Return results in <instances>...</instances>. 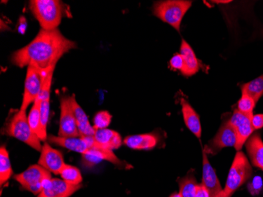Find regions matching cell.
<instances>
[{
	"label": "cell",
	"instance_id": "obj_26",
	"mask_svg": "<svg viewBox=\"0 0 263 197\" xmlns=\"http://www.w3.org/2000/svg\"><path fill=\"white\" fill-rule=\"evenodd\" d=\"M255 100L252 97H250L248 95L242 93L241 98L237 103V111L245 114V115L253 116V111L255 109Z\"/></svg>",
	"mask_w": 263,
	"mask_h": 197
},
{
	"label": "cell",
	"instance_id": "obj_10",
	"mask_svg": "<svg viewBox=\"0 0 263 197\" xmlns=\"http://www.w3.org/2000/svg\"><path fill=\"white\" fill-rule=\"evenodd\" d=\"M252 116L245 115L237 110H235L231 118L229 120L232 127L236 132L237 142L235 149L237 152L241 150L243 145L247 140L253 134L254 129L252 125Z\"/></svg>",
	"mask_w": 263,
	"mask_h": 197
},
{
	"label": "cell",
	"instance_id": "obj_29",
	"mask_svg": "<svg viewBox=\"0 0 263 197\" xmlns=\"http://www.w3.org/2000/svg\"><path fill=\"white\" fill-rule=\"evenodd\" d=\"M170 67L174 70H179L180 72H182L184 69V59H183L181 53H177L174 55L171 60H170Z\"/></svg>",
	"mask_w": 263,
	"mask_h": 197
},
{
	"label": "cell",
	"instance_id": "obj_25",
	"mask_svg": "<svg viewBox=\"0 0 263 197\" xmlns=\"http://www.w3.org/2000/svg\"><path fill=\"white\" fill-rule=\"evenodd\" d=\"M41 101L42 100L39 96L32 104L29 116H28L29 126H30L31 129L37 134V136L40 133V129H41Z\"/></svg>",
	"mask_w": 263,
	"mask_h": 197
},
{
	"label": "cell",
	"instance_id": "obj_27",
	"mask_svg": "<svg viewBox=\"0 0 263 197\" xmlns=\"http://www.w3.org/2000/svg\"><path fill=\"white\" fill-rule=\"evenodd\" d=\"M112 115L106 111H102L98 112L95 115L93 122H94V128L96 130H101V129H106L110 126L111 122Z\"/></svg>",
	"mask_w": 263,
	"mask_h": 197
},
{
	"label": "cell",
	"instance_id": "obj_22",
	"mask_svg": "<svg viewBox=\"0 0 263 197\" xmlns=\"http://www.w3.org/2000/svg\"><path fill=\"white\" fill-rule=\"evenodd\" d=\"M241 90L242 93L248 95L255 100V103H258L260 98L263 96V75L243 84Z\"/></svg>",
	"mask_w": 263,
	"mask_h": 197
},
{
	"label": "cell",
	"instance_id": "obj_15",
	"mask_svg": "<svg viewBox=\"0 0 263 197\" xmlns=\"http://www.w3.org/2000/svg\"><path fill=\"white\" fill-rule=\"evenodd\" d=\"M48 141L53 144V145L63 147V148L68 149V150L78 152V153L82 154V155L86 153L89 150V148H88L86 141L82 137H66L49 135Z\"/></svg>",
	"mask_w": 263,
	"mask_h": 197
},
{
	"label": "cell",
	"instance_id": "obj_20",
	"mask_svg": "<svg viewBox=\"0 0 263 197\" xmlns=\"http://www.w3.org/2000/svg\"><path fill=\"white\" fill-rule=\"evenodd\" d=\"M246 149L252 164L263 170V141L259 133L249 137L246 142Z\"/></svg>",
	"mask_w": 263,
	"mask_h": 197
},
{
	"label": "cell",
	"instance_id": "obj_30",
	"mask_svg": "<svg viewBox=\"0 0 263 197\" xmlns=\"http://www.w3.org/2000/svg\"><path fill=\"white\" fill-rule=\"evenodd\" d=\"M252 125L254 130H260L263 127V115H255L252 116Z\"/></svg>",
	"mask_w": 263,
	"mask_h": 197
},
{
	"label": "cell",
	"instance_id": "obj_1",
	"mask_svg": "<svg viewBox=\"0 0 263 197\" xmlns=\"http://www.w3.org/2000/svg\"><path fill=\"white\" fill-rule=\"evenodd\" d=\"M76 47V43L65 38L59 29H41L28 45L12 55L10 61L17 67L32 66L48 70L55 67L59 59Z\"/></svg>",
	"mask_w": 263,
	"mask_h": 197
},
{
	"label": "cell",
	"instance_id": "obj_19",
	"mask_svg": "<svg viewBox=\"0 0 263 197\" xmlns=\"http://www.w3.org/2000/svg\"><path fill=\"white\" fill-rule=\"evenodd\" d=\"M181 54L184 59V69L181 74L184 76L191 77L199 72L200 63L192 47L184 40L181 42Z\"/></svg>",
	"mask_w": 263,
	"mask_h": 197
},
{
	"label": "cell",
	"instance_id": "obj_2",
	"mask_svg": "<svg viewBox=\"0 0 263 197\" xmlns=\"http://www.w3.org/2000/svg\"><path fill=\"white\" fill-rule=\"evenodd\" d=\"M29 10L46 31L57 29L63 17V4L59 0H31Z\"/></svg>",
	"mask_w": 263,
	"mask_h": 197
},
{
	"label": "cell",
	"instance_id": "obj_4",
	"mask_svg": "<svg viewBox=\"0 0 263 197\" xmlns=\"http://www.w3.org/2000/svg\"><path fill=\"white\" fill-rule=\"evenodd\" d=\"M5 133L26 144L36 151H41L42 145L37 134L31 129L26 116V112H18L10 118L5 127Z\"/></svg>",
	"mask_w": 263,
	"mask_h": 197
},
{
	"label": "cell",
	"instance_id": "obj_3",
	"mask_svg": "<svg viewBox=\"0 0 263 197\" xmlns=\"http://www.w3.org/2000/svg\"><path fill=\"white\" fill-rule=\"evenodd\" d=\"M192 1L186 0H166L154 4L153 14L162 22L169 24L180 32L181 22L187 10L192 7Z\"/></svg>",
	"mask_w": 263,
	"mask_h": 197
},
{
	"label": "cell",
	"instance_id": "obj_28",
	"mask_svg": "<svg viewBox=\"0 0 263 197\" xmlns=\"http://www.w3.org/2000/svg\"><path fill=\"white\" fill-rule=\"evenodd\" d=\"M262 188L263 181L259 176L254 177L252 182H249L248 186V191L252 195H257L262 190Z\"/></svg>",
	"mask_w": 263,
	"mask_h": 197
},
{
	"label": "cell",
	"instance_id": "obj_14",
	"mask_svg": "<svg viewBox=\"0 0 263 197\" xmlns=\"http://www.w3.org/2000/svg\"><path fill=\"white\" fill-rule=\"evenodd\" d=\"M202 185L208 189L210 197H215L223 191L215 170L210 164L208 154L204 150L202 151Z\"/></svg>",
	"mask_w": 263,
	"mask_h": 197
},
{
	"label": "cell",
	"instance_id": "obj_16",
	"mask_svg": "<svg viewBox=\"0 0 263 197\" xmlns=\"http://www.w3.org/2000/svg\"><path fill=\"white\" fill-rule=\"evenodd\" d=\"M71 105L73 108L78 131H79L81 137H93L97 130L91 125L85 111L78 104L76 98H75V95L71 96Z\"/></svg>",
	"mask_w": 263,
	"mask_h": 197
},
{
	"label": "cell",
	"instance_id": "obj_17",
	"mask_svg": "<svg viewBox=\"0 0 263 197\" xmlns=\"http://www.w3.org/2000/svg\"><path fill=\"white\" fill-rule=\"evenodd\" d=\"M158 137L152 133L132 135L125 137L124 145L134 150H151L157 145Z\"/></svg>",
	"mask_w": 263,
	"mask_h": 197
},
{
	"label": "cell",
	"instance_id": "obj_23",
	"mask_svg": "<svg viewBox=\"0 0 263 197\" xmlns=\"http://www.w3.org/2000/svg\"><path fill=\"white\" fill-rule=\"evenodd\" d=\"M59 174L63 181L73 186H79L82 182V174L79 169L77 168L74 166L65 164Z\"/></svg>",
	"mask_w": 263,
	"mask_h": 197
},
{
	"label": "cell",
	"instance_id": "obj_24",
	"mask_svg": "<svg viewBox=\"0 0 263 197\" xmlns=\"http://www.w3.org/2000/svg\"><path fill=\"white\" fill-rule=\"evenodd\" d=\"M197 186V182L193 174H187L179 180V193L181 197H195Z\"/></svg>",
	"mask_w": 263,
	"mask_h": 197
},
{
	"label": "cell",
	"instance_id": "obj_33",
	"mask_svg": "<svg viewBox=\"0 0 263 197\" xmlns=\"http://www.w3.org/2000/svg\"><path fill=\"white\" fill-rule=\"evenodd\" d=\"M215 197H226V194H224V191H222V192H220V193Z\"/></svg>",
	"mask_w": 263,
	"mask_h": 197
},
{
	"label": "cell",
	"instance_id": "obj_34",
	"mask_svg": "<svg viewBox=\"0 0 263 197\" xmlns=\"http://www.w3.org/2000/svg\"><path fill=\"white\" fill-rule=\"evenodd\" d=\"M231 1H214V3H218V4H228Z\"/></svg>",
	"mask_w": 263,
	"mask_h": 197
},
{
	"label": "cell",
	"instance_id": "obj_9",
	"mask_svg": "<svg viewBox=\"0 0 263 197\" xmlns=\"http://www.w3.org/2000/svg\"><path fill=\"white\" fill-rule=\"evenodd\" d=\"M90 149H109L115 150L122 146L121 135L115 130L101 129L96 130L93 137H83Z\"/></svg>",
	"mask_w": 263,
	"mask_h": 197
},
{
	"label": "cell",
	"instance_id": "obj_8",
	"mask_svg": "<svg viewBox=\"0 0 263 197\" xmlns=\"http://www.w3.org/2000/svg\"><path fill=\"white\" fill-rule=\"evenodd\" d=\"M60 121H59V137H81L77 125L76 118L71 105V96H64L60 101Z\"/></svg>",
	"mask_w": 263,
	"mask_h": 197
},
{
	"label": "cell",
	"instance_id": "obj_6",
	"mask_svg": "<svg viewBox=\"0 0 263 197\" xmlns=\"http://www.w3.org/2000/svg\"><path fill=\"white\" fill-rule=\"evenodd\" d=\"M49 70V69H48ZM42 70L35 66H28L26 73L25 88H24L23 99L20 111L26 112L31 103H34L41 94L45 81L47 71Z\"/></svg>",
	"mask_w": 263,
	"mask_h": 197
},
{
	"label": "cell",
	"instance_id": "obj_5",
	"mask_svg": "<svg viewBox=\"0 0 263 197\" xmlns=\"http://www.w3.org/2000/svg\"><path fill=\"white\" fill-rule=\"evenodd\" d=\"M252 174V168L248 158L243 152L239 151L233 159L226 187L223 189L226 197H231L251 177Z\"/></svg>",
	"mask_w": 263,
	"mask_h": 197
},
{
	"label": "cell",
	"instance_id": "obj_32",
	"mask_svg": "<svg viewBox=\"0 0 263 197\" xmlns=\"http://www.w3.org/2000/svg\"><path fill=\"white\" fill-rule=\"evenodd\" d=\"M170 197H181V195H180V193L179 192H174V193H173L172 195H171Z\"/></svg>",
	"mask_w": 263,
	"mask_h": 197
},
{
	"label": "cell",
	"instance_id": "obj_21",
	"mask_svg": "<svg viewBox=\"0 0 263 197\" xmlns=\"http://www.w3.org/2000/svg\"><path fill=\"white\" fill-rule=\"evenodd\" d=\"M13 174L8 151L6 147L2 146L0 149V185L4 186L8 182Z\"/></svg>",
	"mask_w": 263,
	"mask_h": 197
},
{
	"label": "cell",
	"instance_id": "obj_7",
	"mask_svg": "<svg viewBox=\"0 0 263 197\" xmlns=\"http://www.w3.org/2000/svg\"><path fill=\"white\" fill-rule=\"evenodd\" d=\"M49 178H51V172L39 164L30 166L27 170L14 176L15 181L20 184L24 189L35 195L41 193L44 182Z\"/></svg>",
	"mask_w": 263,
	"mask_h": 197
},
{
	"label": "cell",
	"instance_id": "obj_18",
	"mask_svg": "<svg viewBox=\"0 0 263 197\" xmlns=\"http://www.w3.org/2000/svg\"><path fill=\"white\" fill-rule=\"evenodd\" d=\"M181 105L186 127L197 138H200L202 135V127L199 115L196 113L194 108L191 106L190 103L184 98L181 99Z\"/></svg>",
	"mask_w": 263,
	"mask_h": 197
},
{
	"label": "cell",
	"instance_id": "obj_31",
	"mask_svg": "<svg viewBox=\"0 0 263 197\" xmlns=\"http://www.w3.org/2000/svg\"><path fill=\"white\" fill-rule=\"evenodd\" d=\"M195 197H210V193L208 189L201 185H198L196 187V196Z\"/></svg>",
	"mask_w": 263,
	"mask_h": 197
},
{
	"label": "cell",
	"instance_id": "obj_11",
	"mask_svg": "<svg viewBox=\"0 0 263 197\" xmlns=\"http://www.w3.org/2000/svg\"><path fill=\"white\" fill-rule=\"evenodd\" d=\"M237 142L236 132L230 124V121H226L222 123L216 136L210 142L209 146L205 149V152L208 154H216L224 148L236 146Z\"/></svg>",
	"mask_w": 263,
	"mask_h": 197
},
{
	"label": "cell",
	"instance_id": "obj_13",
	"mask_svg": "<svg viewBox=\"0 0 263 197\" xmlns=\"http://www.w3.org/2000/svg\"><path fill=\"white\" fill-rule=\"evenodd\" d=\"M38 164L54 174H59L65 166L63 154L53 149L49 144L44 143L41 149V155Z\"/></svg>",
	"mask_w": 263,
	"mask_h": 197
},
{
	"label": "cell",
	"instance_id": "obj_12",
	"mask_svg": "<svg viewBox=\"0 0 263 197\" xmlns=\"http://www.w3.org/2000/svg\"><path fill=\"white\" fill-rule=\"evenodd\" d=\"M82 186H73L63 179H47L43 185V189L37 197H69L81 189Z\"/></svg>",
	"mask_w": 263,
	"mask_h": 197
}]
</instances>
